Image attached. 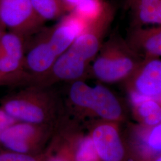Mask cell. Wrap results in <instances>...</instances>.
I'll use <instances>...</instances> for the list:
<instances>
[{"mask_svg":"<svg viewBox=\"0 0 161 161\" xmlns=\"http://www.w3.org/2000/svg\"><path fill=\"white\" fill-rule=\"evenodd\" d=\"M1 108L19 122L52 125L64 109L56 94L50 86L28 85L1 101Z\"/></svg>","mask_w":161,"mask_h":161,"instance_id":"1","label":"cell"},{"mask_svg":"<svg viewBox=\"0 0 161 161\" xmlns=\"http://www.w3.org/2000/svg\"><path fill=\"white\" fill-rule=\"evenodd\" d=\"M137 54L119 38L113 36L102 44L92 61V75L103 82H115L131 76L140 64Z\"/></svg>","mask_w":161,"mask_h":161,"instance_id":"2","label":"cell"},{"mask_svg":"<svg viewBox=\"0 0 161 161\" xmlns=\"http://www.w3.org/2000/svg\"><path fill=\"white\" fill-rule=\"evenodd\" d=\"M0 23L25 40L40 31L45 22L35 12L31 0H0Z\"/></svg>","mask_w":161,"mask_h":161,"instance_id":"3","label":"cell"},{"mask_svg":"<svg viewBox=\"0 0 161 161\" xmlns=\"http://www.w3.org/2000/svg\"><path fill=\"white\" fill-rule=\"evenodd\" d=\"M112 17V11L109 7L97 20L87 25L86 28L64 53L74 61L89 67L103 44L104 36Z\"/></svg>","mask_w":161,"mask_h":161,"instance_id":"4","label":"cell"},{"mask_svg":"<svg viewBox=\"0 0 161 161\" xmlns=\"http://www.w3.org/2000/svg\"><path fill=\"white\" fill-rule=\"evenodd\" d=\"M51 127L18 121L1 133L0 142L12 152L31 155L46 142Z\"/></svg>","mask_w":161,"mask_h":161,"instance_id":"5","label":"cell"},{"mask_svg":"<svg viewBox=\"0 0 161 161\" xmlns=\"http://www.w3.org/2000/svg\"><path fill=\"white\" fill-rule=\"evenodd\" d=\"M35 35L25 50L24 67L38 84L50 72L58 57L48 40V28H42Z\"/></svg>","mask_w":161,"mask_h":161,"instance_id":"6","label":"cell"},{"mask_svg":"<svg viewBox=\"0 0 161 161\" xmlns=\"http://www.w3.org/2000/svg\"><path fill=\"white\" fill-rule=\"evenodd\" d=\"M112 122L106 121L98 124L90 135L101 161H122L124 157V146L118 130Z\"/></svg>","mask_w":161,"mask_h":161,"instance_id":"7","label":"cell"},{"mask_svg":"<svg viewBox=\"0 0 161 161\" xmlns=\"http://www.w3.org/2000/svg\"><path fill=\"white\" fill-rule=\"evenodd\" d=\"M132 91L161 103V60L146 58L131 75Z\"/></svg>","mask_w":161,"mask_h":161,"instance_id":"8","label":"cell"},{"mask_svg":"<svg viewBox=\"0 0 161 161\" xmlns=\"http://www.w3.org/2000/svg\"><path fill=\"white\" fill-rule=\"evenodd\" d=\"M86 26L85 22L73 13H69L58 23L48 28V40L58 58L69 48Z\"/></svg>","mask_w":161,"mask_h":161,"instance_id":"9","label":"cell"},{"mask_svg":"<svg viewBox=\"0 0 161 161\" xmlns=\"http://www.w3.org/2000/svg\"><path fill=\"white\" fill-rule=\"evenodd\" d=\"M90 115L97 116L104 121L115 122L121 119L122 109L118 98L107 87L93 86V98Z\"/></svg>","mask_w":161,"mask_h":161,"instance_id":"10","label":"cell"},{"mask_svg":"<svg viewBox=\"0 0 161 161\" xmlns=\"http://www.w3.org/2000/svg\"><path fill=\"white\" fill-rule=\"evenodd\" d=\"M66 105L69 113L78 117L90 115L93 97V86L84 80L70 82Z\"/></svg>","mask_w":161,"mask_h":161,"instance_id":"11","label":"cell"},{"mask_svg":"<svg viewBox=\"0 0 161 161\" xmlns=\"http://www.w3.org/2000/svg\"><path fill=\"white\" fill-rule=\"evenodd\" d=\"M129 46L136 54H141L146 58L161 56V25L137 30L132 35Z\"/></svg>","mask_w":161,"mask_h":161,"instance_id":"12","label":"cell"},{"mask_svg":"<svg viewBox=\"0 0 161 161\" xmlns=\"http://www.w3.org/2000/svg\"><path fill=\"white\" fill-rule=\"evenodd\" d=\"M133 8L140 23L161 25V0H134Z\"/></svg>","mask_w":161,"mask_h":161,"instance_id":"13","label":"cell"},{"mask_svg":"<svg viewBox=\"0 0 161 161\" xmlns=\"http://www.w3.org/2000/svg\"><path fill=\"white\" fill-rule=\"evenodd\" d=\"M108 8L102 0H81L70 13L88 25L97 20Z\"/></svg>","mask_w":161,"mask_h":161,"instance_id":"14","label":"cell"},{"mask_svg":"<svg viewBox=\"0 0 161 161\" xmlns=\"http://www.w3.org/2000/svg\"><path fill=\"white\" fill-rule=\"evenodd\" d=\"M25 39L12 32H4L0 37V55H7L24 61Z\"/></svg>","mask_w":161,"mask_h":161,"instance_id":"15","label":"cell"},{"mask_svg":"<svg viewBox=\"0 0 161 161\" xmlns=\"http://www.w3.org/2000/svg\"><path fill=\"white\" fill-rule=\"evenodd\" d=\"M31 3L35 12L44 22L59 19L67 13L62 0H31Z\"/></svg>","mask_w":161,"mask_h":161,"instance_id":"16","label":"cell"},{"mask_svg":"<svg viewBox=\"0 0 161 161\" xmlns=\"http://www.w3.org/2000/svg\"><path fill=\"white\" fill-rule=\"evenodd\" d=\"M72 151L74 161H99L91 136L72 138L68 142Z\"/></svg>","mask_w":161,"mask_h":161,"instance_id":"17","label":"cell"},{"mask_svg":"<svg viewBox=\"0 0 161 161\" xmlns=\"http://www.w3.org/2000/svg\"><path fill=\"white\" fill-rule=\"evenodd\" d=\"M138 116L148 126L154 127L161 123V104L150 98L135 106Z\"/></svg>","mask_w":161,"mask_h":161,"instance_id":"18","label":"cell"},{"mask_svg":"<svg viewBox=\"0 0 161 161\" xmlns=\"http://www.w3.org/2000/svg\"><path fill=\"white\" fill-rule=\"evenodd\" d=\"M35 79L27 72L14 74H4L0 72V86L34 84Z\"/></svg>","mask_w":161,"mask_h":161,"instance_id":"19","label":"cell"},{"mask_svg":"<svg viewBox=\"0 0 161 161\" xmlns=\"http://www.w3.org/2000/svg\"><path fill=\"white\" fill-rule=\"evenodd\" d=\"M25 71L24 61L7 55H0L1 72L10 74Z\"/></svg>","mask_w":161,"mask_h":161,"instance_id":"20","label":"cell"},{"mask_svg":"<svg viewBox=\"0 0 161 161\" xmlns=\"http://www.w3.org/2000/svg\"><path fill=\"white\" fill-rule=\"evenodd\" d=\"M147 144L155 152H161V123L152 129L147 137Z\"/></svg>","mask_w":161,"mask_h":161,"instance_id":"21","label":"cell"},{"mask_svg":"<svg viewBox=\"0 0 161 161\" xmlns=\"http://www.w3.org/2000/svg\"><path fill=\"white\" fill-rule=\"evenodd\" d=\"M0 161H38L31 155L15 152H3L0 153Z\"/></svg>","mask_w":161,"mask_h":161,"instance_id":"22","label":"cell"},{"mask_svg":"<svg viewBox=\"0 0 161 161\" xmlns=\"http://www.w3.org/2000/svg\"><path fill=\"white\" fill-rule=\"evenodd\" d=\"M48 161H74L73 153L68 144H65L58 153L49 159Z\"/></svg>","mask_w":161,"mask_h":161,"instance_id":"23","label":"cell"},{"mask_svg":"<svg viewBox=\"0 0 161 161\" xmlns=\"http://www.w3.org/2000/svg\"><path fill=\"white\" fill-rule=\"evenodd\" d=\"M17 122L18 121L8 115L2 108H0V135L8 127Z\"/></svg>","mask_w":161,"mask_h":161,"instance_id":"24","label":"cell"},{"mask_svg":"<svg viewBox=\"0 0 161 161\" xmlns=\"http://www.w3.org/2000/svg\"><path fill=\"white\" fill-rule=\"evenodd\" d=\"M81 0H62L64 8L67 13H70L74 10L75 7Z\"/></svg>","mask_w":161,"mask_h":161,"instance_id":"25","label":"cell"},{"mask_svg":"<svg viewBox=\"0 0 161 161\" xmlns=\"http://www.w3.org/2000/svg\"><path fill=\"white\" fill-rule=\"evenodd\" d=\"M4 26L1 23H0V37L1 36V35H3V34L4 32L3 31V29H2V28H4Z\"/></svg>","mask_w":161,"mask_h":161,"instance_id":"26","label":"cell"},{"mask_svg":"<svg viewBox=\"0 0 161 161\" xmlns=\"http://www.w3.org/2000/svg\"><path fill=\"white\" fill-rule=\"evenodd\" d=\"M155 161H161V156H159L158 158H157Z\"/></svg>","mask_w":161,"mask_h":161,"instance_id":"27","label":"cell"},{"mask_svg":"<svg viewBox=\"0 0 161 161\" xmlns=\"http://www.w3.org/2000/svg\"></svg>","mask_w":161,"mask_h":161,"instance_id":"28","label":"cell"},{"mask_svg":"<svg viewBox=\"0 0 161 161\" xmlns=\"http://www.w3.org/2000/svg\"></svg>","mask_w":161,"mask_h":161,"instance_id":"29","label":"cell"}]
</instances>
